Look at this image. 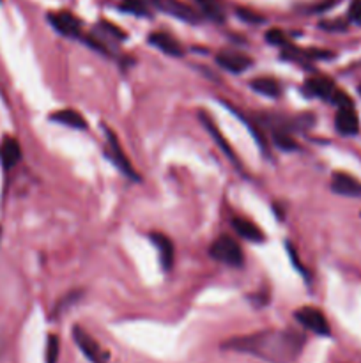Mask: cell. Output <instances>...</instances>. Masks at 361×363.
I'll return each instance as SVG.
<instances>
[{"label": "cell", "instance_id": "1", "mask_svg": "<svg viewBox=\"0 0 361 363\" xmlns=\"http://www.w3.org/2000/svg\"><path fill=\"white\" fill-rule=\"evenodd\" d=\"M304 339L290 330H264L227 340L223 347L236 353L251 354L269 363H290L299 357Z\"/></svg>", "mask_w": 361, "mask_h": 363}, {"label": "cell", "instance_id": "2", "mask_svg": "<svg viewBox=\"0 0 361 363\" xmlns=\"http://www.w3.org/2000/svg\"><path fill=\"white\" fill-rule=\"evenodd\" d=\"M209 254L212 259L223 262V264H229L237 268V266L243 264L244 255L241 250L239 243L236 240H232L230 236H219L214 243L209 248Z\"/></svg>", "mask_w": 361, "mask_h": 363}, {"label": "cell", "instance_id": "3", "mask_svg": "<svg viewBox=\"0 0 361 363\" xmlns=\"http://www.w3.org/2000/svg\"><path fill=\"white\" fill-rule=\"evenodd\" d=\"M294 318L297 319V323H299L301 326H304V328L310 330V332L317 333V335L328 337L329 333H331V330H329L328 319H326V315L322 314L319 308L301 307L299 311L294 314Z\"/></svg>", "mask_w": 361, "mask_h": 363}, {"label": "cell", "instance_id": "4", "mask_svg": "<svg viewBox=\"0 0 361 363\" xmlns=\"http://www.w3.org/2000/svg\"><path fill=\"white\" fill-rule=\"evenodd\" d=\"M105 133H106V142H108V155H110V158L113 160V163L119 167L120 172H122L124 176L131 177V179H134V181L140 179V177H138V174L134 172L131 162L126 158V155H124V151H122V147H120L119 140H117L115 133H113L112 130H108V128H105Z\"/></svg>", "mask_w": 361, "mask_h": 363}, {"label": "cell", "instance_id": "5", "mask_svg": "<svg viewBox=\"0 0 361 363\" xmlns=\"http://www.w3.org/2000/svg\"><path fill=\"white\" fill-rule=\"evenodd\" d=\"M156 7L163 13L170 14V16L177 18V20L188 21V23H197L200 18H198V13L190 7L188 4L180 2V0H152Z\"/></svg>", "mask_w": 361, "mask_h": 363}, {"label": "cell", "instance_id": "6", "mask_svg": "<svg viewBox=\"0 0 361 363\" xmlns=\"http://www.w3.org/2000/svg\"><path fill=\"white\" fill-rule=\"evenodd\" d=\"M73 337L81 353H84L92 363H106V354L103 353L101 346H99L84 328L76 326V328L73 330Z\"/></svg>", "mask_w": 361, "mask_h": 363}, {"label": "cell", "instance_id": "7", "mask_svg": "<svg viewBox=\"0 0 361 363\" xmlns=\"http://www.w3.org/2000/svg\"><path fill=\"white\" fill-rule=\"evenodd\" d=\"M336 108H338V112H336V117H335L336 130H338L342 135H345V137L357 135V131H360V119H357L356 112H354L353 101L336 106Z\"/></svg>", "mask_w": 361, "mask_h": 363}, {"label": "cell", "instance_id": "8", "mask_svg": "<svg viewBox=\"0 0 361 363\" xmlns=\"http://www.w3.org/2000/svg\"><path fill=\"white\" fill-rule=\"evenodd\" d=\"M50 23L55 28L59 34L66 35V38H78L80 35V21L76 16H73L71 13L66 11H60V13H52L48 16Z\"/></svg>", "mask_w": 361, "mask_h": 363}, {"label": "cell", "instance_id": "9", "mask_svg": "<svg viewBox=\"0 0 361 363\" xmlns=\"http://www.w3.org/2000/svg\"><path fill=\"white\" fill-rule=\"evenodd\" d=\"M198 119H200L202 126H204L205 130H207V133L211 135L212 140H214L216 144H218V147L222 149L223 155H225L227 158L230 160V162L236 163V165H237V163H239V160H237V156L234 155L232 147H230V144H229V142H227V138L222 135V131L218 130V126H216V123H214V121H212V117H209L205 112H200V113H198Z\"/></svg>", "mask_w": 361, "mask_h": 363}, {"label": "cell", "instance_id": "10", "mask_svg": "<svg viewBox=\"0 0 361 363\" xmlns=\"http://www.w3.org/2000/svg\"><path fill=\"white\" fill-rule=\"evenodd\" d=\"M331 190L343 197H361V183L345 172L333 174Z\"/></svg>", "mask_w": 361, "mask_h": 363}, {"label": "cell", "instance_id": "11", "mask_svg": "<svg viewBox=\"0 0 361 363\" xmlns=\"http://www.w3.org/2000/svg\"><path fill=\"white\" fill-rule=\"evenodd\" d=\"M216 62L223 67V69L230 71V73H243L251 66L250 57L243 55V53L236 52H222L216 57Z\"/></svg>", "mask_w": 361, "mask_h": 363}, {"label": "cell", "instance_id": "12", "mask_svg": "<svg viewBox=\"0 0 361 363\" xmlns=\"http://www.w3.org/2000/svg\"><path fill=\"white\" fill-rule=\"evenodd\" d=\"M149 43L152 46L163 52L165 55L170 57H180L183 55V46L177 43V39H173L170 34H165V32H154V34L149 35Z\"/></svg>", "mask_w": 361, "mask_h": 363}, {"label": "cell", "instance_id": "13", "mask_svg": "<svg viewBox=\"0 0 361 363\" xmlns=\"http://www.w3.org/2000/svg\"><path fill=\"white\" fill-rule=\"evenodd\" d=\"M304 87H306V92L310 96H315V98H322V99H329V101H331L333 94L336 92L335 84H333V82L326 77L308 78Z\"/></svg>", "mask_w": 361, "mask_h": 363}, {"label": "cell", "instance_id": "14", "mask_svg": "<svg viewBox=\"0 0 361 363\" xmlns=\"http://www.w3.org/2000/svg\"><path fill=\"white\" fill-rule=\"evenodd\" d=\"M232 225L234 229H236V233L239 234L241 238H244V240L253 241V243H262V241L265 240L260 227H258L257 223L251 222V220L239 218V216H237V218L232 220Z\"/></svg>", "mask_w": 361, "mask_h": 363}, {"label": "cell", "instance_id": "15", "mask_svg": "<svg viewBox=\"0 0 361 363\" xmlns=\"http://www.w3.org/2000/svg\"><path fill=\"white\" fill-rule=\"evenodd\" d=\"M151 241L154 243V247L158 248L159 252V261H161L163 268L170 269L173 264V245L172 241L168 240V236L165 234H151Z\"/></svg>", "mask_w": 361, "mask_h": 363}, {"label": "cell", "instance_id": "16", "mask_svg": "<svg viewBox=\"0 0 361 363\" xmlns=\"http://www.w3.org/2000/svg\"><path fill=\"white\" fill-rule=\"evenodd\" d=\"M21 158V149L20 144L14 140L13 137H6L0 144V160H2L4 167L11 169V167L16 165Z\"/></svg>", "mask_w": 361, "mask_h": 363}, {"label": "cell", "instance_id": "17", "mask_svg": "<svg viewBox=\"0 0 361 363\" xmlns=\"http://www.w3.org/2000/svg\"><path fill=\"white\" fill-rule=\"evenodd\" d=\"M52 121L62 124V126L74 128V130H85V128H87V121H85L74 108L59 110L57 113H53Z\"/></svg>", "mask_w": 361, "mask_h": 363}, {"label": "cell", "instance_id": "18", "mask_svg": "<svg viewBox=\"0 0 361 363\" xmlns=\"http://www.w3.org/2000/svg\"><path fill=\"white\" fill-rule=\"evenodd\" d=\"M251 89L258 94L268 96V98H278L280 92H282V87L275 78H255L251 82Z\"/></svg>", "mask_w": 361, "mask_h": 363}, {"label": "cell", "instance_id": "19", "mask_svg": "<svg viewBox=\"0 0 361 363\" xmlns=\"http://www.w3.org/2000/svg\"><path fill=\"white\" fill-rule=\"evenodd\" d=\"M197 4L209 20L218 21V23L225 20V13H223V7L219 6L218 0H197Z\"/></svg>", "mask_w": 361, "mask_h": 363}, {"label": "cell", "instance_id": "20", "mask_svg": "<svg viewBox=\"0 0 361 363\" xmlns=\"http://www.w3.org/2000/svg\"><path fill=\"white\" fill-rule=\"evenodd\" d=\"M120 7L126 13L138 14V16H147L149 14V0H124Z\"/></svg>", "mask_w": 361, "mask_h": 363}, {"label": "cell", "instance_id": "21", "mask_svg": "<svg viewBox=\"0 0 361 363\" xmlns=\"http://www.w3.org/2000/svg\"><path fill=\"white\" fill-rule=\"evenodd\" d=\"M273 137H275V142H276V144H278L282 149H294V147H296V142H294V138H290L289 135L285 133V131L275 130V133H273Z\"/></svg>", "mask_w": 361, "mask_h": 363}, {"label": "cell", "instance_id": "22", "mask_svg": "<svg viewBox=\"0 0 361 363\" xmlns=\"http://www.w3.org/2000/svg\"><path fill=\"white\" fill-rule=\"evenodd\" d=\"M57 357H59V339L55 335H50L48 347H46V360L48 363H57Z\"/></svg>", "mask_w": 361, "mask_h": 363}, {"label": "cell", "instance_id": "23", "mask_svg": "<svg viewBox=\"0 0 361 363\" xmlns=\"http://www.w3.org/2000/svg\"><path fill=\"white\" fill-rule=\"evenodd\" d=\"M265 39H268L271 45H276V46H287V43H289L282 30H269L268 34H265Z\"/></svg>", "mask_w": 361, "mask_h": 363}, {"label": "cell", "instance_id": "24", "mask_svg": "<svg viewBox=\"0 0 361 363\" xmlns=\"http://www.w3.org/2000/svg\"><path fill=\"white\" fill-rule=\"evenodd\" d=\"M349 18L353 23L361 25V0H353L349 7Z\"/></svg>", "mask_w": 361, "mask_h": 363}, {"label": "cell", "instance_id": "25", "mask_svg": "<svg viewBox=\"0 0 361 363\" xmlns=\"http://www.w3.org/2000/svg\"><path fill=\"white\" fill-rule=\"evenodd\" d=\"M237 13H239V16L243 18V20H246V21H253V23H258V21H262V16H258V14H253L251 11L239 9Z\"/></svg>", "mask_w": 361, "mask_h": 363}, {"label": "cell", "instance_id": "26", "mask_svg": "<svg viewBox=\"0 0 361 363\" xmlns=\"http://www.w3.org/2000/svg\"><path fill=\"white\" fill-rule=\"evenodd\" d=\"M4 351H6V340H4V337L0 335V357L4 354Z\"/></svg>", "mask_w": 361, "mask_h": 363}]
</instances>
